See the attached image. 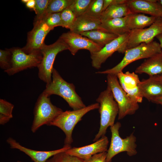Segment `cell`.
Masks as SVG:
<instances>
[{
  "label": "cell",
  "mask_w": 162,
  "mask_h": 162,
  "mask_svg": "<svg viewBox=\"0 0 162 162\" xmlns=\"http://www.w3.org/2000/svg\"><path fill=\"white\" fill-rule=\"evenodd\" d=\"M52 81L46 84L43 93L48 97L56 94L63 98L73 110L80 109L86 106L81 98L75 91L72 83L65 80L58 71L53 68L52 73Z\"/></svg>",
  "instance_id": "obj_1"
},
{
  "label": "cell",
  "mask_w": 162,
  "mask_h": 162,
  "mask_svg": "<svg viewBox=\"0 0 162 162\" xmlns=\"http://www.w3.org/2000/svg\"><path fill=\"white\" fill-rule=\"evenodd\" d=\"M96 100L99 104L100 127L94 139V142L105 136L107 128L115 124L116 118L119 112L118 105L108 87L100 93Z\"/></svg>",
  "instance_id": "obj_2"
},
{
  "label": "cell",
  "mask_w": 162,
  "mask_h": 162,
  "mask_svg": "<svg viewBox=\"0 0 162 162\" xmlns=\"http://www.w3.org/2000/svg\"><path fill=\"white\" fill-rule=\"evenodd\" d=\"M159 43L153 41L148 43H142L135 47L126 50L121 61L113 68L96 74L116 75L122 71L128 65L136 60L147 58L162 52Z\"/></svg>",
  "instance_id": "obj_3"
},
{
  "label": "cell",
  "mask_w": 162,
  "mask_h": 162,
  "mask_svg": "<svg viewBox=\"0 0 162 162\" xmlns=\"http://www.w3.org/2000/svg\"><path fill=\"white\" fill-rule=\"evenodd\" d=\"M99 107V104L97 103L80 109L63 112L49 126H55L62 130L65 135L64 145H70L73 142L72 133L75 125L86 113Z\"/></svg>",
  "instance_id": "obj_4"
},
{
  "label": "cell",
  "mask_w": 162,
  "mask_h": 162,
  "mask_svg": "<svg viewBox=\"0 0 162 162\" xmlns=\"http://www.w3.org/2000/svg\"><path fill=\"white\" fill-rule=\"evenodd\" d=\"M63 111L53 105L50 97L43 92L39 95L35 104L34 110V118L31 128L33 133H35L41 126H49Z\"/></svg>",
  "instance_id": "obj_5"
},
{
  "label": "cell",
  "mask_w": 162,
  "mask_h": 162,
  "mask_svg": "<svg viewBox=\"0 0 162 162\" xmlns=\"http://www.w3.org/2000/svg\"><path fill=\"white\" fill-rule=\"evenodd\" d=\"M121 126V123L117 122L110 127L111 140L110 147L107 151L105 162H111L114 157L122 152H126L130 156L137 154L136 137L133 133L125 138H121L119 132Z\"/></svg>",
  "instance_id": "obj_6"
},
{
  "label": "cell",
  "mask_w": 162,
  "mask_h": 162,
  "mask_svg": "<svg viewBox=\"0 0 162 162\" xmlns=\"http://www.w3.org/2000/svg\"><path fill=\"white\" fill-rule=\"evenodd\" d=\"M107 86L111 90L118 106V119L134 114L139 108L138 103L131 98L123 89L117 75L107 74Z\"/></svg>",
  "instance_id": "obj_7"
},
{
  "label": "cell",
  "mask_w": 162,
  "mask_h": 162,
  "mask_svg": "<svg viewBox=\"0 0 162 162\" xmlns=\"http://www.w3.org/2000/svg\"><path fill=\"white\" fill-rule=\"evenodd\" d=\"M68 45L59 38L52 44H45L41 50L43 57L38 67V76L46 84H50L52 81L53 64L56 56L59 52L68 50Z\"/></svg>",
  "instance_id": "obj_8"
},
{
  "label": "cell",
  "mask_w": 162,
  "mask_h": 162,
  "mask_svg": "<svg viewBox=\"0 0 162 162\" xmlns=\"http://www.w3.org/2000/svg\"><path fill=\"white\" fill-rule=\"evenodd\" d=\"M10 49L12 53L11 66L4 71L9 76L28 68L38 67L42 60L43 55L41 50L26 54L22 48L13 47Z\"/></svg>",
  "instance_id": "obj_9"
},
{
  "label": "cell",
  "mask_w": 162,
  "mask_h": 162,
  "mask_svg": "<svg viewBox=\"0 0 162 162\" xmlns=\"http://www.w3.org/2000/svg\"><path fill=\"white\" fill-rule=\"evenodd\" d=\"M129 32L119 36L105 45L100 51L91 55L92 66L99 69L102 64L114 52L117 51L119 53H124L126 50Z\"/></svg>",
  "instance_id": "obj_10"
},
{
  "label": "cell",
  "mask_w": 162,
  "mask_h": 162,
  "mask_svg": "<svg viewBox=\"0 0 162 162\" xmlns=\"http://www.w3.org/2000/svg\"><path fill=\"white\" fill-rule=\"evenodd\" d=\"M160 34H162V18L158 17L148 28L130 30L126 50L142 43H149L154 41V38Z\"/></svg>",
  "instance_id": "obj_11"
},
{
  "label": "cell",
  "mask_w": 162,
  "mask_h": 162,
  "mask_svg": "<svg viewBox=\"0 0 162 162\" xmlns=\"http://www.w3.org/2000/svg\"><path fill=\"white\" fill-rule=\"evenodd\" d=\"M68 46L71 54L74 55L80 50H88L91 55L104 47L80 34L70 31L63 33L59 37Z\"/></svg>",
  "instance_id": "obj_12"
},
{
  "label": "cell",
  "mask_w": 162,
  "mask_h": 162,
  "mask_svg": "<svg viewBox=\"0 0 162 162\" xmlns=\"http://www.w3.org/2000/svg\"><path fill=\"white\" fill-rule=\"evenodd\" d=\"M52 30L42 20L34 22L33 29L28 33L26 44L22 50L26 54L41 50L45 44L46 37Z\"/></svg>",
  "instance_id": "obj_13"
},
{
  "label": "cell",
  "mask_w": 162,
  "mask_h": 162,
  "mask_svg": "<svg viewBox=\"0 0 162 162\" xmlns=\"http://www.w3.org/2000/svg\"><path fill=\"white\" fill-rule=\"evenodd\" d=\"M119 84L128 95L138 103H141L143 97L139 89L140 82L138 75L128 71L125 73L121 72L117 75Z\"/></svg>",
  "instance_id": "obj_14"
},
{
  "label": "cell",
  "mask_w": 162,
  "mask_h": 162,
  "mask_svg": "<svg viewBox=\"0 0 162 162\" xmlns=\"http://www.w3.org/2000/svg\"><path fill=\"white\" fill-rule=\"evenodd\" d=\"M6 141L11 148L17 149L24 152L34 162H46L54 155L60 152H65L71 148L70 145H64L63 148L56 150L39 151L25 147L11 137L8 138Z\"/></svg>",
  "instance_id": "obj_15"
},
{
  "label": "cell",
  "mask_w": 162,
  "mask_h": 162,
  "mask_svg": "<svg viewBox=\"0 0 162 162\" xmlns=\"http://www.w3.org/2000/svg\"><path fill=\"white\" fill-rule=\"evenodd\" d=\"M109 141L104 136L92 144L79 147L71 148L65 152L67 154L85 160L98 153L106 152Z\"/></svg>",
  "instance_id": "obj_16"
},
{
  "label": "cell",
  "mask_w": 162,
  "mask_h": 162,
  "mask_svg": "<svg viewBox=\"0 0 162 162\" xmlns=\"http://www.w3.org/2000/svg\"><path fill=\"white\" fill-rule=\"evenodd\" d=\"M131 13L148 14L156 18H162V6L155 0H128Z\"/></svg>",
  "instance_id": "obj_17"
},
{
  "label": "cell",
  "mask_w": 162,
  "mask_h": 162,
  "mask_svg": "<svg viewBox=\"0 0 162 162\" xmlns=\"http://www.w3.org/2000/svg\"><path fill=\"white\" fill-rule=\"evenodd\" d=\"M135 73L149 76L162 74V52L146 58L135 70Z\"/></svg>",
  "instance_id": "obj_18"
},
{
  "label": "cell",
  "mask_w": 162,
  "mask_h": 162,
  "mask_svg": "<svg viewBox=\"0 0 162 162\" xmlns=\"http://www.w3.org/2000/svg\"><path fill=\"white\" fill-rule=\"evenodd\" d=\"M139 86L141 95L149 101L162 96V84L154 76L140 81Z\"/></svg>",
  "instance_id": "obj_19"
},
{
  "label": "cell",
  "mask_w": 162,
  "mask_h": 162,
  "mask_svg": "<svg viewBox=\"0 0 162 162\" xmlns=\"http://www.w3.org/2000/svg\"><path fill=\"white\" fill-rule=\"evenodd\" d=\"M101 24V19L83 15L76 17L70 30L79 34L94 30H99L106 32L102 27Z\"/></svg>",
  "instance_id": "obj_20"
},
{
  "label": "cell",
  "mask_w": 162,
  "mask_h": 162,
  "mask_svg": "<svg viewBox=\"0 0 162 162\" xmlns=\"http://www.w3.org/2000/svg\"><path fill=\"white\" fill-rule=\"evenodd\" d=\"M125 17L126 24L130 31L149 26L157 18L153 16H148L143 14L136 13H131Z\"/></svg>",
  "instance_id": "obj_21"
},
{
  "label": "cell",
  "mask_w": 162,
  "mask_h": 162,
  "mask_svg": "<svg viewBox=\"0 0 162 162\" xmlns=\"http://www.w3.org/2000/svg\"><path fill=\"white\" fill-rule=\"evenodd\" d=\"M101 26L106 32L118 36L130 31L127 26L125 17L101 20Z\"/></svg>",
  "instance_id": "obj_22"
},
{
  "label": "cell",
  "mask_w": 162,
  "mask_h": 162,
  "mask_svg": "<svg viewBox=\"0 0 162 162\" xmlns=\"http://www.w3.org/2000/svg\"><path fill=\"white\" fill-rule=\"evenodd\" d=\"M128 2L110 5L103 12L101 20H105L125 17L131 13Z\"/></svg>",
  "instance_id": "obj_23"
},
{
  "label": "cell",
  "mask_w": 162,
  "mask_h": 162,
  "mask_svg": "<svg viewBox=\"0 0 162 162\" xmlns=\"http://www.w3.org/2000/svg\"><path fill=\"white\" fill-rule=\"evenodd\" d=\"M80 34L103 47L118 36L116 34L99 30L84 32Z\"/></svg>",
  "instance_id": "obj_24"
},
{
  "label": "cell",
  "mask_w": 162,
  "mask_h": 162,
  "mask_svg": "<svg viewBox=\"0 0 162 162\" xmlns=\"http://www.w3.org/2000/svg\"><path fill=\"white\" fill-rule=\"evenodd\" d=\"M73 1L74 0H50L43 17L46 15L50 14L62 12L70 6Z\"/></svg>",
  "instance_id": "obj_25"
},
{
  "label": "cell",
  "mask_w": 162,
  "mask_h": 162,
  "mask_svg": "<svg viewBox=\"0 0 162 162\" xmlns=\"http://www.w3.org/2000/svg\"><path fill=\"white\" fill-rule=\"evenodd\" d=\"M14 105L6 100L0 99V124L4 125L13 118Z\"/></svg>",
  "instance_id": "obj_26"
},
{
  "label": "cell",
  "mask_w": 162,
  "mask_h": 162,
  "mask_svg": "<svg viewBox=\"0 0 162 162\" xmlns=\"http://www.w3.org/2000/svg\"><path fill=\"white\" fill-rule=\"evenodd\" d=\"M92 1V0H74L68 8L77 17L85 14Z\"/></svg>",
  "instance_id": "obj_27"
},
{
  "label": "cell",
  "mask_w": 162,
  "mask_h": 162,
  "mask_svg": "<svg viewBox=\"0 0 162 162\" xmlns=\"http://www.w3.org/2000/svg\"><path fill=\"white\" fill-rule=\"evenodd\" d=\"M103 4L104 0H92L87 10L83 15L101 19L103 12Z\"/></svg>",
  "instance_id": "obj_28"
},
{
  "label": "cell",
  "mask_w": 162,
  "mask_h": 162,
  "mask_svg": "<svg viewBox=\"0 0 162 162\" xmlns=\"http://www.w3.org/2000/svg\"><path fill=\"white\" fill-rule=\"evenodd\" d=\"M46 162H84V161L83 159L63 152L54 155Z\"/></svg>",
  "instance_id": "obj_29"
},
{
  "label": "cell",
  "mask_w": 162,
  "mask_h": 162,
  "mask_svg": "<svg viewBox=\"0 0 162 162\" xmlns=\"http://www.w3.org/2000/svg\"><path fill=\"white\" fill-rule=\"evenodd\" d=\"M62 27L70 29L73 25L76 17L68 7L61 12Z\"/></svg>",
  "instance_id": "obj_30"
},
{
  "label": "cell",
  "mask_w": 162,
  "mask_h": 162,
  "mask_svg": "<svg viewBox=\"0 0 162 162\" xmlns=\"http://www.w3.org/2000/svg\"><path fill=\"white\" fill-rule=\"evenodd\" d=\"M41 20L52 29L57 26H62L61 13L46 14L43 17Z\"/></svg>",
  "instance_id": "obj_31"
},
{
  "label": "cell",
  "mask_w": 162,
  "mask_h": 162,
  "mask_svg": "<svg viewBox=\"0 0 162 162\" xmlns=\"http://www.w3.org/2000/svg\"><path fill=\"white\" fill-rule=\"evenodd\" d=\"M50 1V0H35V9L34 11L36 15L34 22L42 20L46 10Z\"/></svg>",
  "instance_id": "obj_32"
},
{
  "label": "cell",
  "mask_w": 162,
  "mask_h": 162,
  "mask_svg": "<svg viewBox=\"0 0 162 162\" xmlns=\"http://www.w3.org/2000/svg\"><path fill=\"white\" fill-rule=\"evenodd\" d=\"M12 53L10 49L0 50V67L5 71L10 68L11 64Z\"/></svg>",
  "instance_id": "obj_33"
},
{
  "label": "cell",
  "mask_w": 162,
  "mask_h": 162,
  "mask_svg": "<svg viewBox=\"0 0 162 162\" xmlns=\"http://www.w3.org/2000/svg\"><path fill=\"white\" fill-rule=\"evenodd\" d=\"M107 152L95 154L90 158L84 160V162H105Z\"/></svg>",
  "instance_id": "obj_34"
},
{
  "label": "cell",
  "mask_w": 162,
  "mask_h": 162,
  "mask_svg": "<svg viewBox=\"0 0 162 162\" xmlns=\"http://www.w3.org/2000/svg\"><path fill=\"white\" fill-rule=\"evenodd\" d=\"M128 0H104L103 11L110 5L128 2Z\"/></svg>",
  "instance_id": "obj_35"
},
{
  "label": "cell",
  "mask_w": 162,
  "mask_h": 162,
  "mask_svg": "<svg viewBox=\"0 0 162 162\" xmlns=\"http://www.w3.org/2000/svg\"><path fill=\"white\" fill-rule=\"evenodd\" d=\"M26 4L28 8L34 11L35 6V0H29L28 1Z\"/></svg>",
  "instance_id": "obj_36"
},
{
  "label": "cell",
  "mask_w": 162,
  "mask_h": 162,
  "mask_svg": "<svg viewBox=\"0 0 162 162\" xmlns=\"http://www.w3.org/2000/svg\"><path fill=\"white\" fill-rule=\"evenodd\" d=\"M151 102L162 106V96L154 98L151 101Z\"/></svg>",
  "instance_id": "obj_37"
},
{
  "label": "cell",
  "mask_w": 162,
  "mask_h": 162,
  "mask_svg": "<svg viewBox=\"0 0 162 162\" xmlns=\"http://www.w3.org/2000/svg\"><path fill=\"white\" fill-rule=\"evenodd\" d=\"M156 37L159 41L160 45L162 49V34H158Z\"/></svg>",
  "instance_id": "obj_38"
},
{
  "label": "cell",
  "mask_w": 162,
  "mask_h": 162,
  "mask_svg": "<svg viewBox=\"0 0 162 162\" xmlns=\"http://www.w3.org/2000/svg\"><path fill=\"white\" fill-rule=\"evenodd\" d=\"M154 76L156 79L162 84V74Z\"/></svg>",
  "instance_id": "obj_39"
},
{
  "label": "cell",
  "mask_w": 162,
  "mask_h": 162,
  "mask_svg": "<svg viewBox=\"0 0 162 162\" xmlns=\"http://www.w3.org/2000/svg\"><path fill=\"white\" fill-rule=\"evenodd\" d=\"M29 0H22L21 2L26 4L28 1Z\"/></svg>",
  "instance_id": "obj_40"
},
{
  "label": "cell",
  "mask_w": 162,
  "mask_h": 162,
  "mask_svg": "<svg viewBox=\"0 0 162 162\" xmlns=\"http://www.w3.org/2000/svg\"><path fill=\"white\" fill-rule=\"evenodd\" d=\"M158 1L162 6V0H158Z\"/></svg>",
  "instance_id": "obj_41"
},
{
  "label": "cell",
  "mask_w": 162,
  "mask_h": 162,
  "mask_svg": "<svg viewBox=\"0 0 162 162\" xmlns=\"http://www.w3.org/2000/svg\"><path fill=\"white\" fill-rule=\"evenodd\" d=\"M17 162H22L21 161H19L18 160V161H17Z\"/></svg>",
  "instance_id": "obj_42"
}]
</instances>
